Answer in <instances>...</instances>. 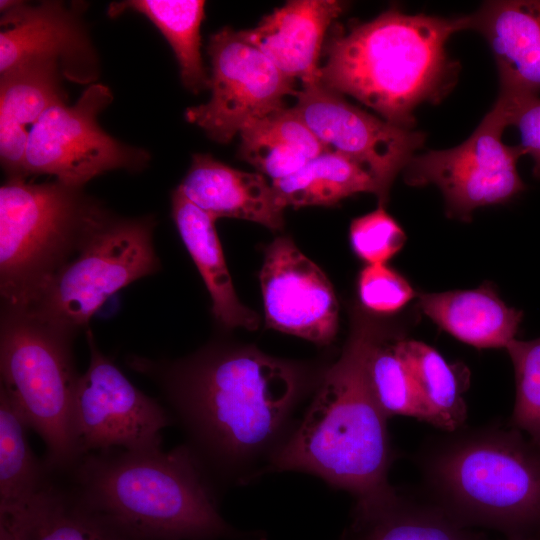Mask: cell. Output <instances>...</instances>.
Segmentation results:
<instances>
[{
    "label": "cell",
    "instance_id": "d6986e66",
    "mask_svg": "<svg viewBox=\"0 0 540 540\" xmlns=\"http://www.w3.org/2000/svg\"><path fill=\"white\" fill-rule=\"evenodd\" d=\"M4 540H142L82 500L50 472L30 504L14 516H0Z\"/></svg>",
    "mask_w": 540,
    "mask_h": 540
},
{
    "label": "cell",
    "instance_id": "6da1fadb",
    "mask_svg": "<svg viewBox=\"0 0 540 540\" xmlns=\"http://www.w3.org/2000/svg\"><path fill=\"white\" fill-rule=\"evenodd\" d=\"M129 365L161 388L185 444L216 485L264 474L311 387L303 366L254 347L211 346L177 361L131 357Z\"/></svg>",
    "mask_w": 540,
    "mask_h": 540
},
{
    "label": "cell",
    "instance_id": "ba28073f",
    "mask_svg": "<svg viewBox=\"0 0 540 540\" xmlns=\"http://www.w3.org/2000/svg\"><path fill=\"white\" fill-rule=\"evenodd\" d=\"M154 227L148 216L116 218L107 213L37 301L24 310L73 337L111 295L158 271Z\"/></svg>",
    "mask_w": 540,
    "mask_h": 540
},
{
    "label": "cell",
    "instance_id": "4dcf8cb0",
    "mask_svg": "<svg viewBox=\"0 0 540 540\" xmlns=\"http://www.w3.org/2000/svg\"><path fill=\"white\" fill-rule=\"evenodd\" d=\"M349 240L356 256L367 265L386 264L403 248L406 234L384 206L379 205L352 220Z\"/></svg>",
    "mask_w": 540,
    "mask_h": 540
},
{
    "label": "cell",
    "instance_id": "44dd1931",
    "mask_svg": "<svg viewBox=\"0 0 540 540\" xmlns=\"http://www.w3.org/2000/svg\"><path fill=\"white\" fill-rule=\"evenodd\" d=\"M417 307L454 338L479 349H505L523 320V312L509 307L489 282L475 289L421 293Z\"/></svg>",
    "mask_w": 540,
    "mask_h": 540
},
{
    "label": "cell",
    "instance_id": "9c48e42d",
    "mask_svg": "<svg viewBox=\"0 0 540 540\" xmlns=\"http://www.w3.org/2000/svg\"><path fill=\"white\" fill-rule=\"evenodd\" d=\"M103 84L86 87L77 102L53 105L29 130L25 174L52 175L71 187L83 188L94 177L113 170L138 172L149 153L127 145L98 124V115L112 102Z\"/></svg>",
    "mask_w": 540,
    "mask_h": 540
},
{
    "label": "cell",
    "instance_id": "4fadbf2b",
    "mask_svg": "<svg viewBox=\"0 0 540 540\" xmlns=\"http://www.w3.org/2000/svg\"><path fill=\"white\" fill-rule=\"evenodd\" d=\"M295 97L292 109L324 149L365 167L387 195L397 174L424 144V133L373 116L320 82L302 86Z\"/></svg>",
    "mask_w": 540,
    "mask_h": 540
},
{
    "label": "cell",
    "instance_id": "8992f818",
    "mask_svg": "<svg viewBox=\"0 0 540 540\" xmlns=\"http://www.w3.org/2000/svg\"><path fill=\"white\" fill-rule=\"evenodd\" d=\"M108 212L83 188L8 179L0 188V292L27 309Z\"/></svg>",
    "mask_w": 540,
    "mask_h": 540
},
{
    "label": "cell",
    "instance_id": "f546056e",
    "mask_svg": "<svg viewBox=\"0 0 540 540\" xmlns=\"http://www.w3.org/2000/svg\"><path fill=\"white\" fill-rule=\"evenodd\" d=\"M505 350L516 380L510 425L540 446V337L530 341L514 339Z\"/></svg>",
    "mask_w": 540,
    "mask_h": 540
},
{
    "label": "cell",
    "instance_id": "7402d4cb",
    "mask_svg": "<svg viewBox=\"0 0 540 540\" xmlns=\"http://www.w3.org/2000/svg\"><path fill=\"white\" fill-rule=\"evenodd\" d=\"M172 217L210 294L215 319L228 329L256 330L260 318L236 294L215 220L187 199L178 187L172 193Z\"/></svg>",
    "mask_w": 540,
    "mask_h": 540
},
{
    "label": "cell",
    "instance_id": "83f0119b",
    "mask_svg": "<svg viewBox=\"0 0 540 540\" xmlns=\"http://www.w3.org/2000/svg\"><path fill=\"white\" fill-rule=\"evenodd\" d=\"M352 532V540H480L435 504H414L402 497L378 516L352 526Z\"/></svg>",
    "mask_w": 540,
    "mask_h": 540
},
{
    "label": "cell",
    "instance_id": "836d02e7",
    "mask_svg": "<svg viewBox=\"0 0 540 540\" xmlns=\"http://www.w3.org/2000/svg\"><path fill=\"white\" fill-rule=\"evenodd\" d=\"M242 540H267V539L265 536L259 534V535L245 536Z\"/></svg>",
    "mask_w": 540,
    "mask_h": 540
},
{
    "label": "cell",
    "instance_id": "5bb4252c",
    "mask_svg": "<svg viewBox=\"0 0 540 540\" xmlns=\"http://www.w3.org/2000/svg\"><path fill=\"white\" fill-rule=\"evenodd\" d=\"M266 326L319 345L338 330L339 305L326 274L287 236L266 248L260 271Z\"/></svg>",
    "mask_w": 540,
    "mask_h": 540
},
{
    "label": "cell",
    "instance_id": "e0dca14e",
    "mask_svg": "<svg viewBox=\"0 0 540 540\" xmlns=\"http://www.w3.org/2000/svg\"><path fill=\"white\" fill-rule=\"evenodd\" d=\"M469 29L487 40L497 66L500 93L540 91V1H491L469 15Z\"/></svg>",
    "mask_w": 540,
    "mask_h": 540
},
{
    "label": "cell",
    "instance_id": "d6a6232c",
    "mask_svg": "<svg viewBox=\"0 0 540 540\" xmlns=\"http://www.w3.org/2000/svg\"><path fill=\"white\" fill-rule=\"evenodd\" d=\"M503 103L508 126L518 130L520 143L517 145L522 154H528L533 160L532 173L540 178V98L537 95L499 94Z\"/></svg>",
    "mask_w": 540,
    "mask_h": 540
},
{
    "label": "cell",
    "instance_id": "7c38bea8",
    "mask_svg": "<svg viewBox=\"0 0 540 540\" xmlns=\"http://www.w3.org/2000/svg\"><path fill=\"white\" fill-rule=\"evenodd\" d=\"M211 97L187 108L185 118L219 143L230 142L248 124L285 108L295 81L285 76L239 31L223 28L210 37Z\"/></svg>",
    "mask_w": 540,
    "mask_h": 540
},
{
    "label": "cell",
    "instance_id": "5b68a950",
    "mask_svg": "<svg viewBox=\"0 0 540 540\" xmlns=\"http://www.w3.org/2000/svg\"><path fill=\"white\" fill-rule=\"evenodd\" d=\"M420 465L433 504L461 524L537 539L540 446L518 429L449 433L426 448Z\"/></svg>",
    "mask_w": 540,
    "mask_h": 540
},
{
    "label": "cell",
    "instance_id": "52a82bcc",
    "mask_svg": "<svg viewBox=\"0 0 540 540\" xmlns=\"http://www.w3.org/2000/svg\"><path fill=\"white\" fill-rule=\"evenodd\" d=\"M72 337L33 313L3 306L0 326L1 389L46 447L44 463L65 473L78 461L72 412L80 374Z\"/></svg>",
    "mask_w": 540,
    "mask_h": 540
},
{
    "label": "cell",
    "instance_id": "7a4b0ae2",
    "mask_svg": "<svg viewBox=\"0 0 540 540\" xmlns=\"http://www.w3.org/2000/svg\"><path fill=\"white\" fill-rule=\"evenodd\" d=\"M382 333L370 320L355 318L340 357L321 375L308 407L264 472H306L347 491L355 499L352 526L401 498L388 480L393 459L388 418L367 375L369 354Z\"/></svg>",
    "mask_w": 540,
    "mask_h": 540
},
{
    "label": "cell",
    "instance_id": "277c9868",
    "mask_svg": "<svg viewBox=\"0 0 540 540\" xmlns=\"http://www.w3.org/2000/svg\"><path fill=\"white\" fill-rule=\"evenodd\" d=\"M61 474L82 500L142 540L239 537L220 514L217 485L185 443L166 452H92Z\"/></svg>",
    "mask_w": 540,
    "mask_h": 540
},
{
    "label": "cell",
    "instance_id": "1f68e13d",
    "mask_svg": "<svg viewBox=\"0 0 540 540\" xmlns=\"http://www.w3.org/2000/svg\"><path fill=\"white\" fill-rule=\"evenodd\" d=\"M357 292L363 307L378 314L396 313L416 296L410 282L386 264L366 265L358 275Z\"/></svg>",
    "mask_w": 540,
    "mask_h": 540
},
{
    "label": "cell",
    "instance_id": "cb8c5ba5",
    "mask_svg": "<svg viewBox=\"0 0 540 540\" xmlns=\"http://www.w3.org/2000/svg\"><path fill=\"white\" fill-rule=\"evenodd\" d=\"M397 347L413 377L425 422L447 433L462 429L467 417L463 397L469 383L466 367L449 363L421 341L398 337Z\"/></svg>",
    "mask_w": 540,
    "mask_h": 540
},
{
    "label": "cell",
    "instance_id": "e575fe53",
    "mask_svg": "<svg viewBox=\"0 0 540 540\" xmlns=\"http://www.w3.org/2000/svg\"><path fill=\"white\" fill-rule=\"evenodd\" d=\"M507 540H538L534 538H508Z\"/></svg>",
    "mask_w": 540,
    "mask_h": 540
},
{
    "label": "cell",
    "instance_id": "ffe728a7",
    "mask_svg": "<svg viewBox=\"0 0 540 540\" xmlns=\"http://www.w3.org/2000/svg\"><path fill=\"white\" fill-rule=\"evenodd\" d=\"M63 77L53 61L27 63L0 75V159L8 179H26L27 126L66 102Z\"/></svg>",
    "mask_w": 540,
    "mask_h": 540
},
{
    "label": "cell",
    "instance_id": "d590c367",
    "mask_svg": "<svg viewBox=\"0 0 540 540\" xmlns=\"http://www.w3.org/2000/svg\"><path fill=\"white\" fill-rule=\"evenodd\" d=\"M341 540H349L347 533L345 532L341 538Z\"/></svg>",
    "mask_w": 540,
    "mask_h": 540
},
{
    "label": "cell",
    "instance_id": "484cf974",
    "mask_svg": "<svg viewBox=\"0 0 540 540\" xmlns=\"http://www.w3.org/2000/svg\"><path fill=\"white\" fill-rule=\"evenodd\" d=\"M204 8L201 0H127L112 3L108 15L117 17L132 10L146 16L170 44L182 84L190 92L199 93L210 86L200 51Z\"/></svg>",
    "mask_w": 540,
    "mask_h": 540
},
{
    "label": "cell",
    "instance_id": "30bf717a",
    "mask_svg": "<svg viewBox=\"0 0 540 540\" xmlns=\"http://www.w3.org/2000/svg\"><path fill=\"white\" fill-rule=\"evenodd\" d=\"M508 126L502 102L497 99L474 132L460 145L415 155L404 172L410 186L436 185L452 218L469 221L485 206L503 204L525 190L517 171L523 156L518 146L502 140Z\"/></svg>",
    "mask_w": 540,
    "mask_h": 540
},
{
    "label": "cell",
    "instance_id": "8fae6325",
    "mask_svg": "<svg viewBox=\"0 0 540 540\" xmlns=\"http://www.w3.org/2000/svg\"><path fill=\"white\" fill-rule=\"evenodd\" d=\"M87 342L89 365L79 377L72 412L79 458L114 448H162L161 431L174 421L171 413L129 381L101 352L90 330Z\"/></svg>",
    "mask_w": 540,
    "mask_h": 540
},
{
    "label": "cell",
    "instance_id": "ac0fdd59",
    "mask_svg": "<svg viewBox=\"0 0 540 540\" xmlns=\"http://www.w3.org/2000/svg\"><path fill=\"white\" fill-rule=\"evenodd\" d=\"M178 188L215 221L237 218L273 231L284 225L286 207L263 174L232 168L211 155L195 154Z\"/></svg>",
    "mask_w": 540,
    "mask_h": 540
},
{
    "label": "cell",
    "instance_id": "d4e9b609",
    "mask_svg": "<svg viewBox=\"0 0 540 540\" xmlns=\"http://www.w3.org/2000/svg\"><path fill=\"white\" fill-rule=\"evenodd\" d=\"M285 207L334 206L357 193H373L384 206L388 196L374 175L339 153L324 151L295 173L271 181Z\"/></svg>",
    "mask_w": 540,
    "mask_h": 540
},
{
    "label": "cell",
    "instance_id": "2e32d148",
    "mask_svg": "<svg viewBox=\"0 0 540 540\" xmlns=\"http://www.w3.org/2000/svg\"><path fill=\"white\" fill-rule=\"evenodd\" d=\"M335 0H291L241 37L263 52L288 78L302 86L319 82V56L327 29L343 12Z\"/></svg>",
    "mask_w": 540,
    "mask_h": 540
},
{
    "label": "cell",
    "instance_id": "3957f363",
    "mask_svg": "<svg viewBox=\"0 0 540 540\" xmlns=\"http://www.w3.org/2000/svg\"><path fill=\"white\" fill-rule=\"evenodd\" d=\"M469 23V15L446 19L385 11L328 39L319 82L356 98L385 121L412 129L416 107L438 103L455 85L459 66L446 44Z\"/></svg>",
    "mask_w": 540,
    "mask_h": 540
},
{
    "label": "cell",
    "instance_id": "f1b7e54d",
    "mask_svg": "<svg viewBox=\"0 0 540 540\" xmlns=\"http://www.w3.org/2000/svg\"><path fill=\"white\" fill-rule=\"evenodd\" d=\"M397 338L377 339L367 362L372 393L387 416H407L425 422V412L411 372L397 347Z\"/></svg>",
    "mask_w": 540,
    "mask_h": 540
},
{
    "label": "cell",
    "instance_id": "4316f807",
    "mask_svg": "<svg viewBox=\"0 0 540 540\" xmlns=\"http://www.w3.org/2000/svg\"><path fill=\"white\" fill-rule=\"evenodd\" d=\"M24 417L0 388V516L22 512L44 485L49 470L33 453Z\"/></svg>",
    "mask_w": 540,
    "mask_h": 540
},
{
    "label": "cell",
    "instance_id": "603a6c76",
    "mask_svg": "<svg viewBox=\"0 0 540 540\" xmlns=\"http://www.w3.org/2000/svg\"><path fill=\"white\" fill-rule=\"evenodd\" d=\"M239 134L241 158L272 181L295 173L326 151L292 107L248 124Z\"/></svg>",
    "mask_w": 540,
    "mask_h": 540
},
{
    "label": "cell",
    "instance_id": "9a60e30c",
    "mask_svg": "<svg viewBox=\"0 0 540 540\" xmlns=\"http://www.w3.org/2000/svg\"><path fill=\"white\" fill-rule=\"evenodd\" d=\"M0 75L37 61L58 63L65 78L93 84L98 59L76 10L46 1L29 5L21 1L0 2Z\"/></svg>",
    "mask_w": 540,
    "mask_h": 540
}]
</instances>
